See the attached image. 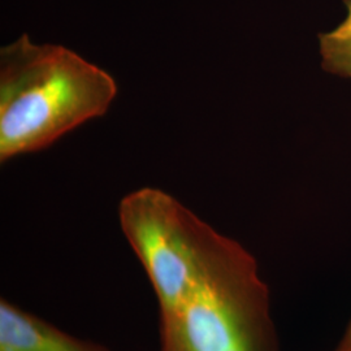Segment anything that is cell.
Masks as SVG:
<instances>
[{"mask_svg":"<svg viewBox=\"0 0 351 351\" xmlns=\"http://www.w3.org/2000/svg\"><path fill=\"white\" fill-rule=\"evenodd\" d=\"M117 94L106 71L59 45L21 36L0 50V162L49 147L101 117Z\"/></svg>","mask_w":351,"mask_h":351,"instance_id":"cell-1","label":"cell"},{"mask_svg":"<svg viewBox=\"0 0 351 351\" xmlns=\"http://www.w3.org/2000/svg\"><path fill=\"white\" fill-rule=\"evenodd\" d=\"M269 290L255 258L223 236L180 311L160 320L182 351H277Z\"/></svg>","mask_w":351,"mask_h":351,"instance_id":"cell-2","label":"cell"},{"mask_svg":"<svg viewBox=\"0 0 351 351\" xmlns=\"http://www.w3.org/2000/svg\"><path fill=\"white\" fill-rule=\"evenodd\" d=\"M119 220L156 294L160 320L172 319L223 234L159 189L128 194L119 204Z\"/></svg>","mask_w":351,"mask_h":351,"instance_id":"cell-3","label":"cell"},{"mask_svg":"<svg viewBox=\"0 0 351 351\" xmlns=\"http://www.w3.org/2000/svg\"><path fill=\"white\" fill-rule=\"evenodd\" d=\"M0 351H111L77 339L7 298L0 301Z\"/></svg>","mask_w":351,"mask_h":351,"instance_id":"cell-4","label":"cell"},{"mask_svg":"<svg viewBox=\"0 0 351 351\" xmlns=\"http://www.w3.org/2000/svg\"><path fill=\"white\" fill-rule=\"evenodd\" d=\"M345 8L339 25L319 36V55L326 72L351 81V0H345Z\"/></svg>","mask_w":351,"mask_h":351,"instance_id":"cell-5","label":"cell"},{"mask_svg":"<svg viewBox=\"0 0 351 351\" xmlns=\"http://www.w3.org/2000/svg\"><path fill=\"white\" fill-rule=\"evenodd\" d=\"M159 351H182V349L178 346V343L176 342V339L171 335L160 332V349Z\"/></svg>","mask_w":351,"mask_h":351,"instance_id":"cell-6","label":"cell"},{"mask_svg":"<svg viewBox=\"0 0 351 351\" xmlns=\"http://www.w3.org/2000/svg\"><path fill=\"white\" fill-rule=\"evenodd\" d=\"M335 351H351V320Z\"/></svg>","mask_w":351,"mask_h":351,"instance_id":"cell-7","label":"cell"}]
</instances>
